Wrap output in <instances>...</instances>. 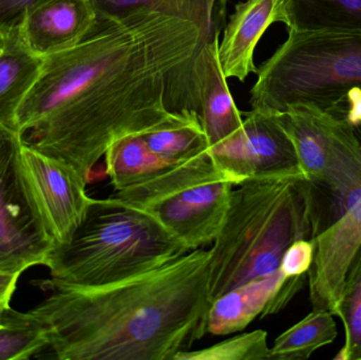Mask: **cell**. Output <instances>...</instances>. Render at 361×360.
Here are the masks:
<instances>
[{"label":"cell","mask_w":361,"mask_h":360,"mask_svg":"<svg viewBox=\"0 0 361 360\" xmlns=\"http://www.w3.org/2000/svg\"><path fill=\"white\" fill-rule=\"evenodd\" d=\"M189 252L150 213L110 197L92 199L80 228L49 252L44 266L54 283L99 287L162 268Z\"/></svg>","instance_id":"277c9868"},{"label":"cell","mask_w":361,"mask_h":360,"mask_svg":"<svg viewBox=\"0 0 361 360\" xmlns=\"http://www.w3.org/2000/svg\"><path fill=\"white\" fill-rule=\"evenodd\" d=\"M44 58L32 54L19 36L0 42V124L16 131L19 106L42 69Z\"/></svg>","instance_id":"ac0fdd59"},{"label":"cell","mask_w":361,"mask_h":360,"mask_svg":"<svg viewBox=\"0 0 361 360\" xmlns=\"http://www.w3.org/2000/svg\"><path fill=\"white\" fill-rule=\"evenodd\" d=\"M269 349L267 332L256 330L203 350L180 353L175 360H265L269 359Z\"/></svg>","instance_id":"d4e9b609"},{"label":"cell","mask_w":361,"mask_h":360,"mask_svg":"<svg viewBox=\"0 0 361 360\" xmlns=\"http://www.w3.org/2000/svg\"><path fill=\"white\" fill-rule=\"evenodd\" d=\"M315 237L311 184L302 178L250 180L233 190L210 249L209 299L279 271L292 243Z\"/></svg>","instance_id":"3957f363"},{"label":"cell","mask_w":361,"mask_h":360,"mask_svg":"<svg viewBox=\"0 0 361 360\" xmlns=\"http://www.w3.org/2000/svg\"><path fill=\"white\" fill-rule=\"evenodd\" d=\"M1 314H2V313H1ZM1 314H0V317H1Z\"/></svg>","instance_id":"f1b7e54d"},{"label":"cell","mask_w":361,"mask_h":360,"mask_svg":"<svg viewBox=\"0 0 361 360\" xmlns=\"http://www.w3.org/2000/svg\"><path fill=\"white\" fill-rule=\"evenodd\" d=\"M21 163L30 190L55 243L68 242L84 221L92 201L86 192L88 182L71 165L23 143Z\"/></svg>","instance_id":"30bf717a"},{"label":"cell","mask_w":361,"mask_h":360,"mask_svg":"<svg viewBox=\"0 0 361 360\" xmlns=\"http://www.w3.org/2000/svg\"><path fill=\"white\" fill-rule=\"evenodd\" d=\"M334 315L314 309L296 325L276 338L269 360H305L315 351L332 344L338 335Z\"/></svg>","instance_id":"44dd1931"},{"label":"cell","mask_w":361,"mask_h":360,"mask_svg":"<svg viewBox=\"0 0 361 360\" xmlns=\"http://www.w3.org/2000/svg\"><path fill=\"white\" fill-rule=\"evenodd\" d=\"M312 186L328 190L324 211L331 217L329 225L361 198V143L345 118H339L335 128L324 178Z\"/></svg>","instance_id":"5bb4252c"},{"label":"cell","mask_w":361,"mask_h":360,"mask_svg":"<svg viewBox=\"0 0 361 360\" xmlns=\"http://www.w3.org/2000/svg\"><path fill=\"white\" fill-rule=\"evenodd\" d=\"M23 139L0 124V271L44 266L54 239L30 190L21 163Z\"/></svg>","instance_id":"52a82bcc"},{"label":"cell","mask_w":361,"mask_h":360,"mask_svg":"<svg viewBox=\"0 0 361 360\" xmlns=\"http://www.w3.org/2000/svg\"><path fill=\"white\" fill-rule=\"evenodd\" d=\"M256 74L252 109L307 107L343 118L348 95L361 91V32L288 31Z\"/></svg>","instance_id":"5b68a950"},{"label":"cell","mask_w":361,"mask_h":360,"mask_svg":"<svg viewBox=\"0 0 361 360\" xmlns=\"http://www.w3.org/2000/svg\"><path fill=\"white\" fill-rule=\"evenodd\" d=\"M241 137L209 152L210 160L238 185L250 180L303 178L294 143L275 113L245 112Z\"/></svg>","instance_id":"9c48e42d"},{"label":"cell","mask_w":361,"mask_h":360,"mask_svg":"<svg viewBox=\"0 0 361 360\" xmlns=\"http://www.w3.org/2000/svg\"><path fill=\"white\" fill-rule=\"evenodd\" d=\"M203 40L191 21L160 13L95 20L84 39L44 57L19 106L23 143L87 182L116 139L177 122L165 106L169 72Z\"/></svg>","instance_id":"6da1fadb"},{"label":"cell","mask_w":361,"mask_h":360,"mask_svg":"<svg viewBox=\"0 0 361 360\" xmlns=\"http://www.w3.org/2000/svg\"><path fill=\"white\" fill-rule=\"evenodd\" d=\"M315 239H299L288 247L282 257L279 270L286 279L307 276L315 256Z\"/></svg>","instance_id":"484cf974"},{"label":"cell","mask_w":361,"mask_h":360,"mask_svg":"<svg viewBox=\"0 0 361 360\" xmlns=\"http://www.w3.org/2000/svg\"><path fill=\"white\" fill-rule=\"evenodd\" d=\"M21 272L0 271V314L10 309L13 294L17 289V283Z\"/></svg>","instance_id":"83f0119b"},{"label":"cell","mask_w":361,"mask_h":360,"mask_svg":"<svg viewBox=\"0 0 361 360\" xmlns=\"http://www.w3.org/2000/svg\"><path fill=\"white\" fill-rule=\"evenodd\" d=\"M142 135L156 154L173 164L209 156L207 137L193 114H182L177 122Z\"/></svg>","instance_id":"7402d4cb"},{"label":"cell","mask_w":361,"mask_h":360,"mask_svg":"<svg viewBox=\"0 0 361 360\" xmlns=\"http://www.w3.org/2000/svg\"><path fill=\"white\" fill-rule=\"evenodd\" d=\"M288 31L361 32V0H284Z\"/></svg>","instance_id":"ffe728a7"},{"label":"cell","mask_w":361,"mask_h":360,"mask_svg":"<svg viewBox=\"0 0 361 360\" xmlns=\"http://www.w3.org/2000/svg\"><path fill=\"white\" fill-rule=\"evenodd\" d=\"M274 23H288L284 0H246L235 4L219 44V61L225 77L244 82L248 74L257 73L255 49Z\"/></svg>","instance_id":"4fadbf2b"},{"label":"cell","mask_w":361,"mask_h":360,"mask_svg":"<svg viewBox=\"0 0 361 360\" xmlns=\"http://www.w3.org/2000/svg\"><path fill=\"white\" fill-rule=\"evenodd\" d=\"M49 348L46 327L31 313L12 309L0 317V360L30 359Z\"/></svg>","instance_id":"603a6c76"},{"label":"cell","mask_w":361,"mask_h":360,"mask_svg":"<svg viewBox=\"0 0 361 360\" xmlns=\"http://www.w3.org/2000/svg\"><path fill=\"white\" fill-rule=\"evenodd\" d=\"M104 156L106 173L116 192L143 183L175 165L156 154L142 135L116 139Z\"/></svg>","instance_id":"d6986e66"},{"label":"cell","mask_w":361,"mask_h":360,"mask_svg":"<svg viewBox=\"0 0 361 360\" xmlns=\"http://www.w3.org/2000/svg\"><path fill=\"white\" fill-rule=\"evenodd\" d=\"M210 252L186 255L139 276L99 287L52 280L29 312L46 327L61 360H175L207 334Z\"/></svg>","instance_id":"7a4b0ae2"},{"label":"cell","mask_w":361,"mask_h":360,"mask_svg":"<svg viewBox=\"0 0 361 360\" xmlns=\"http://www.w3.org/2000/svg\"><path fill=\"white\" fill-rule=\"evenodd\" d=\"M288 133L305 181L312 185L322 182L330 156L338 116L307 107H293L275 113Z\"/></svg>","instance_id":"9a60e30c"},{"label":"cell","mask_w":361,"mask_h":360,"mask_svg":"<svg viewBox=\"0 0 361 360\" xmlns=\"http://www.w3.org/2000/svg\"><path fill=\"white\" fill-rule=\"evenodd\" d=\"M95 20L88 0H49L27 13L19 37L32 54L44 58L82 42Z\"/></svg>","instance_id":"7c38bea8"},{"label":"cell","mask_w":361,"mask_h":360,"mask_svg":"<svg viewBox=\"0 0 361 360\" xmlns=\"http://www.w3.org/2000/svg\"><path fill=\"white\" fill-rule=\"evenodd\" d=\"M97 20L126 18L137 13H160L191 21L201 29L203 42L220 36L225 27L226 0H88Z\"/></svg>","instance_id":"2e32d148"},{"label":"cell","mask_w":361,"mask_h":360,"mask_svg":"<svg viewBox=\"0 0 361 360\" xmlns=\"http://www.w3.org/2000/svg\"><path fill=\"white\" fill-rule=\"evenodd\" d=\"M235 186L237 181L206 154L173 165L112 197L150 213L193 251L214 243Z\"/></svg>","instance_id":"8992f818"},{"label":"cell","mask_w":361,"mask_h":360,"mask_svg":"<svg viewBox=\"0 0 361 360\" xmlns=\"http://www.w3.org/2000/svg\"><path fill=\"white\" fill-rule=\"evenodd\" d=\"M49 0H0V42L19 36L30 11Z\"/></svg>","instance_id":"4316f807"},{"label":"cell","mask_w":361,"mask_h":360,"mask_svg":"<svg viewBox=\"0 0 361 360\" xmlns=\"http://www.w3.org/2000/svg\"><path fill=\"white\" fill-rule=\"evenodd\" d=\"M218 52L219 36L202 40L192 56L169 72L165 90L171 113L197 116L207 137L208 154L237 141L243 131L242 113L227 86Z\"/></svg>","instance_id":"ba28073f"},{"label":"cell","mask_w":361,"mask_h":360,"mask_svg":"<svg viewBox=\"0 0 361 360\" xmlns=\"http://www.w3.org/2000/svg\"><path fill=\"white\" fill-rule=\"evenodd\" d=\"M314 239L310 299L314 309L338 316L348 275L361 249V198Z\"/></svg>","instance_id":"8fae6325"},{"label":"cell","mask_w":361,"mask_h":360,"mask_svg":"<svg viewBox=\"0 0 361 360\" xmlns=\"http://www.w3.org/2000/svg\"><path fill=\"white\" fill-rule=\"evenodd\" d=\"M288 280L279 270L271 276L250 281L223 294L210 304L207 333L221 336L243 331L257 317L262 316Z\"/></svg>","instance_id":"e0dca14e"},{"label":"cell","mask_w":361,"mask_h":360,"mask_svg":"<svg viewBox=\"0 0 361 360\" xmlns=\"http://www.w3.org/2000/svg\"><path fill=\"white\" fill-rule=\"evenodd\" d=\"M345 342L336 360H361V249L350 270L339 309Z\"/></svg>","instance_id":"cb8c5ba5"}]
</instances>
